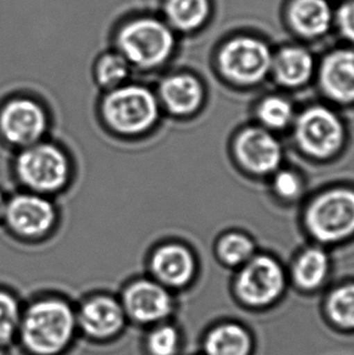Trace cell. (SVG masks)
I'll return each mask as SVG.
<instances>
[{
  "label": "cell",
  "mask_w": 354,
  "mask_h": 355,
  "mask_svg": "<svg viewBox=\"0 0 354 355\" xmlns=\"http://www.w3.org/2000/svg\"><path fill=\"white\" fill-rule=\"evenodd\" d=\"M147 343L153 355H174L178 345V334L171 325L159 322V327L149 334Z\"/></svg>",
  "instance_id": "obj_27"
},
{
  "label": "cell",
  "mask_w": 354,
  "mask_h": 355,
  "mask_svg": "<svg viewBox=\"0 0 354 355\" xmlns=\"http://www.w3.org/2000/svg\"><path fill=\"white\" fill-rule=\"evenodd\" d=\"M131 68L130 63L119 51L105 53L95 63L94 77L96 84L103 92L120 87L128 83L126 80L129 78Z\"/></svg>",
  "instance_id": "obj_21"
},
{
  "label": "cell",
  "mask_w": 354,
  "mask_h": 355,
  "mask_svg": "<svg viewBox=\"0 0 354 355\" xmlns=\"http://www.w3.org/2000/svg\"><path fill=\"white\" fill-rule=\"evenodd\" d=\"M11 168L19 189L50 198L66 191L74 173L67 150L48 139L16 150Z\"/></svg>",
  "instance_id": "obj_2"
},
{
  "label": "cell",
  "mask_w": 354,
  "mask_h": 355,
  "mask_svg": "<svg viewBox=\"0 0 354 355\" xmlns=\"http://www.w3.org/2000/svg\"><path fill=\"white\" fill-rule=\"evenodd\" d=\"M119 300L126 318L144 325L164 322L174 309L171 290L149 274L125 284Z\"/></svg>",
  "instance_id": "obj_8"
},
{
  "label": "cell",
  "mask_w": 354,
  "mask_h": 355,
  "mask_svg": "<svg viewBox=\"0 0 354 355\" xmlns=\"http://www.w3.org/2000/svg\"><path fill=\"white\" fill-rule=\"evenodd\" d=\"M76 313L78 327L95 338L115 336L123 329L126 319L119 298L110 293L91 295Z\"/></svg>",
  "instance_id": "obj_13"
},
{
  "label": "cell",
  "mask_w": 354,
  "mask_h": 355,
  "mask_svg": "<svg viewBox=\"0 0 354 355\" xmlns=\"http://www.w3.org/2000/svg\"><path fill=\"white\" fill-rule=\"evenodd\" d=\"M278 82L287 87H298L308 80L313 69V58L305 49L285 48L272 62Z\"/></svg>",
  "instance_id": "obj_18"
},
{
  "label": "cell",
  "mask_w": 354,
  "mask_h": 355,
  "mask_svg": "<svg viewBox=\"0 0 354 355\" xmlns=\"http://www.w3.org/2000/svg\"><path fill=\"white\" fill-rule=\"evenodd\" d=\"M0 355H1V352H0Z\"/></svg>",
  "instance_id": "obj_31"
},
{
  "label": "cell",
  "mask_w": 354,
  "mask_h": 355,
  "mask_svg": "<svg viewBox=\"0 0 354 355\" xmlns=\"http://www.w3.org/2000/svg\"><path fill=\"white\" fill-rule=\"evenodd\" d=\"M8 197L5 194L4 191L0 188V225L3 223V218H4L5 209H6V202H8Z\"/></svg>",
  "instance_id": "obj_30"
},
{
  "label": "cell",
  "mask_w": 354,
  "mask_h": 355,
  "mask_svg": "<svg viewBox=\"0 0 354 355\" xmlns=\"http://www.w3.org/2000/svg\"><path fill=\"white\" fill-rule=\"evenodd\" d=\"M336 22L341 34L354 43V0L347 1L337 10Z\"/></svg>",
  "instance_id": "obj_28"
},
{
  "label": "cell",
  "mask_w": 354,
  "mask_h": 355,
  "mask_svg": "<svg viewBox=\"0 0 354 355\" xmlns=\"http://www.w3.org/2000/svg\"><path fill=\"white\" fill-rule=\"evenodd\" d=\"M329 269L326 254L319 249L305 251L297 259L295 266V279L302 288H317L326 278Z\"/></svg>",
  "instance_id": "obj_22"
},
{
  "label": "cell",
  "mask_w": 354,
  "mask_h": 355,
  "mask_svg": "<svg viewBox=\"0 0 354 355\" xmlns=\"http://www.w3.org/2000/svg\"><path fill=\"white\" fill-rule=\"evenodd\" d=\"M254 245L246 236L240 234H230L221 240L219 254L221 259L228 264L243 263L250 259Z\"/></svg>",
  "instance_id": "obj_26"
},
{
  "label": "cell",
  "mask_w": 354,
  "mask_h": 355,
  "mask_svg": "<svg viewBox=\"0 0 354 355\" xmlns=\"http://www.w3.org/2000/svg\"><path fill=\"white\" fill-rule=\"evenodd\" d=\"M273 58L266 44L253 38H235L224 45L219 64L233 82L253 84L261 80L272 67Z\"/></svg>",
  "instance_id": "obj_9"
},
{
  "label": "cell",
  "mask_w": 354,
  "mask_h": 355,
  "mask_svg": "<svg viewBox=\"0 0 354 355\" xmlns=\"http://www.w3.org/2000/svg\"><path fill=\"white\" fill-rule=\"evenodd\" d=\"M287 19L295 33L305 38H317L330 28V5L326 0H292Z\"/></svg>",
  "instance_id": "obj_17"
},
{
  "label": "cell",
  "mask_w": 354,
  "mask_h": 355,
  "mask_svg": "<svg viewBox=\"0 0 354 355\" xmlns=\"http://www.w3.org/2000/svg\"><path fill=\"white\" fill-rule=\"evenodd\" d=\"M284 275L274 259L262 256L250 261L240 273L237 288L240 298L253 306H264L282 293Z\"/></svg>",
  "instance_id": "obj_12"
},
{
  "label": "cell",
  "mask_w": 354,
  "mask_h": 355,
  "mask_svg": "<svg viewBox=\"0 0 354 355\" xmlns=\"http://www.w3.org/2000/svg\"><path fill=\"white\" fill-rule=\"evenodd\" d=\"M321 87L341 102L354 101V51L339 50L326 56L321 69Z\"/></svg>",
  "instance_id": "obj_16"
},
{
  "label": "cell",
  "mask_w": 354,
  "mask_h": 355,
  "mask_svg": "<svg viewBox=\"0 0 354 355\" xmlns=\"http://www.w3.org/2000/svg\"><path fill=\"white\" fill-rule=\"evenodd\" d=\"M149 275L169 290L185 288L196 273V259L191 250L177 241L155 245L147 259Z\"/></svg>",
  "instance_id": "obj_11"
},
{
  "label": "cell",
  "mask_w": 354,
  "mask_h": 355,
  "mask_svg": "<svg viewBox=\"0 0 354 355\" xmlns=\"http://www.w3.org/2000/svg\"><path fill=\"white\" fill-rule=\"evenodd\" d=\"M51 119L43 102L17 95L0 103V141L19 149L48 139Z\"/></svg>",
  "instance_id": "obj_6"
},
{
  "label": "cell",
  "mask_w": 354,
  "mask_h": 355,
  "mask_svg": "<svg viewBox=\"0 0 354 355\" xmlns=\"http://www.w3.org/2000/svg\"><path fill=\"white\" fill-rule=\"evenodd\" d=\"M77 325V313L72 306L63 298L49 296L24 309L19 332L29 351L53 355L67 346Z\"/></svg>",
  "instance_id": "obj_3"
},
{
  "label": "cell",
  "mask_w": 354,
  "mask_h": 355,
  "mask_svg": "<svg viewBox=\"0 0 354 355\" xmlns=\"http://www.w3.org/2000/svg\"><path fill=\"white\" fill-rule=\"evenodd\" d=\"M259 116L269 128L280 129L292 120V105L282 97H268L260 106Z\"/></svg>",
  "instance_id": "obj_25"
},
{
  "label": "cell",
  "mask_w": 354,
  "mask_h": 355,
  "mask_svg": "<svg viewBox=\"0 0 354 355\" xmlns=\"http://www.w3.org/2000/svg\"><path fill=\"white\" fill-rule=\"evenodd\" d=\"M312 234L321 241H337L354 233V192L334 189L318 198L307 214Z\"/></svg>",
  "instance_id": "obj_7"
},
{
  "label": "cell",
  "mask_w": 354,
  "mask_h": 355,
  "mask_svg": "<svg viewBox=\"0 0 354 355\" xmlns=\"http://www.w3.org/2000/svg\"><path fill=\"white\" fill-rule=\"evenodd\" d=\"M296 137L305 152L317 158H326L340 147L342 126L332 112L313 107L297 120Z\"/></svg>",
  "instance_id": "obj_10"
},
{
  "label": "cell",
  "mask_w": 354,
  "mask_h": 355,
  "mask_svg": "<svg viewBox=\"0 0 354 355\" xmlns=\"http://www.w3.org/2000/svg\"><path fill=\"white\" fill-rule=\"evenodd\" d=\"M235 148L242 164L256 173H272L282 160L277 139L264 130H246L240 135Z\"/></svg>",
  "instance_id": "obj_15"
},
{
  "label": "cell",
  "mask_w": 354,
  "mask_h": 355,
  "mask_svg": "<svg viewBox=\"0 0 354 355\" xmlns=\"http://www.w3.org/2000/svg\"><path fill=\"white\" fill-rule=\"evenodd\" d=\"M163 114L182 118L201 107L204 92L201 82L187 73H176L160 80L155 90Z\"/></svg>",
  "instance_id": "obj_14"
},
{
  "label": "cell",
  "mask_w": 354,
  "mask_h": 355,
  "mask_svg": "<svg viewBox=\"0 0 354 355\" xmlns=\"http://www.w3.org/2000/svg\"><path fill=\"white\" fill-rule=\"evenodd\" d=\"M58 217L53 198L19 189L8 197L1 225L16 239L38 243L53 234Z\"/></svg>",
  "instance_id": "obj_5"
},
{
  "label": "cell",
  "mask_w": 354,
  "mask_h": 355,
  "mask_svg": "<svg viewBox=\"0 0 354 355\" xmlns=\"http://www.w3.org/2000/svg\"><path fill=\"white\" fill-rule=\"evenodd\" d=\"M22 311L14 293L0 288V345L8 343L19 332Z\"/></svg>",
  "instance_id": "obj_23"
},
{
  "label": "cell",
  "mask_w": 354,
  "mask_h": 355,
  "mask_svg": "<svg viewBox=\"0 0 354 355\" xmlns=\"http://www.w3.org/2000/svg\"><path fill=\"white\" fill-rule=\"evenodd\" d=\"M274 186H276L277 192L284 198L296 197L301 189V183H300L298 178L289 171L278 173L276 181H274Z\"/></svg>",
  "instance_id": "obj_29"
},
{
  "label": "cell",
  "mask_w": 354,
  "mask_h": 355,
  "mask_svg": "<svg viewBox=\"0 0 354 355\" xmlns=\"http://www.w3.org/2000/svg\"><path fill=\"white\" fill-rule=\"evenodd\" d=\"M175 38L168 24L154 19L131 21L118 34V49L131 67L153 71L173 55Z\"/></svg>",
  "instance_id": "obj_4"
},
{
  "label": "cell",
  "mask_w": 354,
  "mask_h": 355,
  "mask_svg": "<svg viewBox=\"0 0 354 355\" xmlns=\"http://www.w3.org/2000/svg\"><path fill=\"white\" fill-rule=\"evenodd\" d=\"M210 12L209 0H167L165 15L174 28L191 32L205 22Z\"/></svg>",
  "instance_id": "obj_19"
},
{
  "label": "cell",
  "mask_w": 354,
  "mask_h": 355,
  "mask_svg": "<svg viewBox=\"0 0 354 355\" xmlns=\"http://www.w3.org/2000/svg\"><path fill=\"white\" fill-rule=\"evenodd\" d=\"M328 309L331 319L344 327H354V285H346L332 293Z\"/></svg>",
  "instance_id": "obj_24"
},
{
  "label": "cell",
  "mask_w": 354,
  "mask_h": 355,
  "mask_svg": "<svg viewBox=\"0 0 354 355\" xmlns=\"http://www.w3.org/2000/svg\"><path fill=\"white\" fill-rule=\"evenodd\" d=\"M163 112L151 87L125 83L105 92L99 102V116L106 130L119 139H140L153 131Z\"/></svg>",
  "instance_id": "obj_1"
},
{
  "label": "cell",
  "mask_w": 354,
  "mask_h": 355,
  "mask_svg": "<svg viewBox=\"0 0 354 355\" xmlns=\"http://www.w3.org/2000/svg\"><path fill=\"white\" fill-rule=\"evenodd\" d=\"M250 347L249 335L233 324L216 327L205 341L208 355H248Z\"/></svg>",
  "instance_id": "obj_20"
}]
</instances>
